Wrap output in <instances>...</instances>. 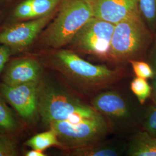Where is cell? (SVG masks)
Returning <instances> with one entry per match:
<instances>
[{"instance_id": "44dd1931", "label": "cell", "mask_w": 156, "mask_h": 156, "mask_svg": "<svg viewBox=\"0 0 156 156\" xmlns=\"http://www.w3.org/2000/svg\"><path fill=\"white\" fill-rule=\"evenodd\" d=\"M143 129L156 137V105L149 107L143 122Z\"/></svg>"}, {"instance_id": "52a82bcc", "label": "cell", "mask_w": 156, "mask_h": 156, "mask_svg": "<svg viewBox=\"0 0 156 156\" xmlns=\"http://www.w3.org/2000/svg\"><path fill=\"white\" fill-rule=\"evenodd\" d=\"M41 81L15 86L0 83V96L13 108L27 127L33 126L40 120Z\"/></svg>"}, {"instance_id": "5bb4252c", "label": "cell", "mask_w": 156, "mask_h": 156, "mask_svg": "<svg viewBox=\"0 0 156 156\" xmlns=\"http://www.w3.org/2000/svg\"><path fill=\"white\" fill-rule=\"evenodd\" d=\"M27 126L0 96V131L17 140Z\"/></svg>"}, {"instance_id": "8fae6325", "label": "cell", "mask_w": 156, "mask_h": 156, "mask_svg": "<svg viewBox=\"0 0 156 156\" xmlns=\"http://www.w3.org/2000/svg\"><path fill=\"white\" fill-rule=\"evenodd\" d=\"M139 0H92L94 17L116 24L138 9Z\"/></svg>"}, {"instance_id": "ffe728a7", "label": "cell", "mask_w": 156, "mask_h": 156, "mask_svg": "<svg viewBox=\"0 0 156 156\" xmlns=\"http://www.w3.org/2000/svg\"><path fill=\"white\" fill-rule=\"evenodd\" d=\"M129 63L137 77L146 80L153 78L155 72L148 62L142 60H132L129 62Z\"/></svg>"}, {"instance_id": "5b68a950", "label": "cell", "mask_w": 156, "mask_h": 156, "mask_svg": "<svg viewBox=\"0 0 156 156\" xmlns=\"http://www.w3.org/2000/svg\"><path fill=\"white\" fill-rule=\"evenodd\" d=\"M56 132L62 145L61 149L68 151L99 142L106 136L111 126L100 113L91 117L75 122L67 120L50 123L48 127Z\"/></svg>"}, {"instance_id": "d6986e66", "label": "cell", "mask_w": 156, "mask_h": 156, "mask_svg": "<svg viewBox=\"0 0 156 156\" xmlns=\"http://www.w3.org/2000/svg\"><path fill=\"white\" fill-rule=\"evenodd\" d=\"M17 140L15 138L0 131V156L19 155Z\"/></svg>"}, {"instance_id": "6da1fadb", "label": "cell", "mask_w": 156, "mask_h": 156, "mask_svg": "<svg viewBox=\"0 0 156 156\" xmlns=\"http://www.w3.org/2000/svg\"><path fill=\"white\" fill-rule=\"evenodd\" d=\"M38 58L44 68L60 73L72 87L83 94L98 93L124 76L121 69L91 64L71 49L50 50L49 53Z\"/></svg>"}, {"instance_id": "8992f818", "label": "cell", "mask_w": 156, "mask_h": 156, "mask_svg": "<svg viewBox=\"0 0 156 156\" xmlns=\"http://www.w3.org/2000/svg\"><path fill=\"white\" fill-rule=\"evenodd\" d=\"M115 24L93 17L86 23L68 45L71 50L108 59Z\"/></svg>"}, {"instance_id": "30bf717a", "label": "cell", "mask_w": 156, "mask_h": 156, "mask_svg": "<svg viewBox=\"0 0 156 156\" xmlns=\"http://www.w3.org/2000/svg\"><path fill=\"white\" fill-rule=\"evenodd\" d=\"M44 66L37 57L19 58L7 63L2 74V83L15 86L39 82L44 77Z\"/></svg>"}, {"instance_id": "277c9868", "label": "cell", "mask_w": 156, "mask_h": 156, "mask_svg": "<svg viewBox=\"0 0 156 156\" xmlns=\"http://www.w3.org/2000/svg\"><path fill=\"white\" fill-rule=\"evenodd\" d=\"M97 113L91 105L44 76L40 84L39 113L40 120L46 127L77 115L90 117Z\"/></svg>"}, {"instance_id": "9a60e30c", "label": "cell", "mask_w": 156, "mask_h": 156, "mask_svg": "<svg viewBox=\"0 0 156 156\" xmlns=\"http://www.w3.org/2000/svg\"><path fill=\"white\" fill-rule=\"evenodd\" d=\"M25 145L32 149L44 151L51 146L62 147L56 132L52 129L35 135L25 142Z\"/></svg>"}, {"instance_id": "4fadbf2b", "label": "cell", "mask_w": 156, "mask_h": 156, "mask_svg": "<svg viewBox=\"0 0 156 156\" xmlns=\"http://www.w3.org/2000/svg\"><path fill=\"white\" fill-rule=\"evenodd\" d=\"M128 156H156V137L143 129L134 135L127 144Z\"/></svg>"}, {"instance_id": "7a4b0ae2", "label": "cell", "mask_w": 156, "mask_h": 156, "mask_svg": "<svg viewBox=\"0 0 156 156\" xmlns=\"http://www.w3.org/2000/svg\"><path fill=\"white\" fill-rule=\"evenodd\" d=\"M93 17L92 0L64 1L56 17L40 34L39 45L49 50L62 49Z\"/></svg>"}, {"instance_id": "3957f363", "label": "cell", "mask_w": 156, "mask_h": 156, "mask_svg": "<svg viewBox=\"0 0 156 156\" xmlns=\"http://www.w3.org/2000/svg\"><path fill=\"white\" fill-rule=\"evenodd\" d=\"M152 34L140 11L135 12L115 24L108 60L115 63L142 60L153 41Z\"/></svg>"}, {"instance_id": "603a6c76", "label": "cell", "mask_w": 156, "mask_h": 156, "mask_svg": "<svg viewBox=\"0 0 156 156\" xmlns=\"http://www.w3.org/2000/svg\"><path fill=\"white\" fill-rule=\"evenodd\" d=\"M154 37L153 39V44L151 50L148 54V62L153 68L154 72L156 71V33L153 34Z\"/></svg>"}, {"instance_id": "cb8c5ba5", "label": "cell", "mask_w": 156, "mask_h": 156, "mask_svg": "<svg viewBox=\"0 0 156 156\" xmlns=\"http://www.w3.org/2000/svg\"><path fill=\"white\" fill-rule=\"evenodd\" d=\"M152 84H151V88H152V91H151V95L152 99L153 101V104L156 105V71L154 73V75L153 78H152Z\"/></svg>"}, {"instance_id": "7c38bea8", "label": "cell", "mask_w": 156, "mask_h": 156, "mask_svg": "<svg viewBox=\"0 0 156 156\" xmlns=\"http://www.w3.org/2000/svg\"><path fill=\"white\" fill-rule=\"evenodd\" d=\"M127 144L101 140L90 145L67 151L73 156H119L126 153Z\"/></svg>"}, {"instance_id": "d4e9b609", "label": "cell", "mask_w": 156, "mask_h": 156, "mask_svg": "<svg viewBox=\"0 0 156 156\" xmlns=\"http://www.w3.org/2000/svg\"><path fill=\"white\" fill-rule=\"evenodd\" d=\"M26 156H46V154L44 151H38L35 149H32L27 151L25 154Z\"/></svg>"}, {"instance_id": "9c48e42d", "label": "cell", "mask_w": 156, "mask_h": 156, "mask_svg": "<svg viewBox=\"0 0 156 156\" xmlns=\"http://www.w3.org/2000/svg\"><path fill=\"white\" fill-rule=\"evenodd\" d=\"M55 13L54 11L44 16L5 28L0 32V44L11 48L13 51L27 48L39 37L55 16Z\"/></svg>"}, {"instance_id": "484cf974", "label": "cell", "mask_w": 156, "mask_h": 156, "mask_svg": "<svg viewBox=\"0 0 156 156\" xmlns=\"http://www.w3.org/2000/svg\"><path fill=\"white\" fill-rule=\"evenodd\" d=\"M2 1H10V0H2Z\"/></svg>"}, {"instance_id": "7402d4cb", "label": "cell", "mask_w": 156, "mask_h": 156, "mask_svg": "<svg viewBox=\"0 0 156 156\" xmlns=\"http://www.w3.org/2000/svg\"><path fill=\"white\" fill-rule=\"evenodd\" d=\"M13 51L11 48L0 44V75H1Z\"/></svg>"}, {"instance_id": "ba28073f", "label": "cell", "mask_w": 156, "mask_h": 156, "mask_svg": "<svg viewBox=\"0 0 156 156\" xmlns=\"http://www.w3.org/2000/svg\"><path fill=\"white\" fill-rule=\"evenodd\" d=\"M91 106L106 119L111 127V124L126 126L135 117L134 109L128 101L116 90L97 93L91 101Z\"/></svg>"}, {"instance_id": "ac0fdd59", "label": "cell", "mask_w": 156, "mask_h": 156, "mask_svg": "<svg viewBox=\"0 0 156 156\" xmlns=\"http://www.w3.org/2000/svg\"><path fill=\"white\" fill-rule=\"evenodd\" d=\"M130 89L141 105H144L151 95V86L143 78H134L130 83Z\"/></svg>"}, {"instance_id": "e0dca14e", "label": "cell", "mask_w": 156, "mask_h": 156, "mask_svg": "<svg viewBox=\"0 0 156 156\" xmlns=\"http://www.w3.org/2000/svg\"><path fill=\"white\" fill-rule=\"evenodd\" d=\"M32 19L44 16L54 11L62 0H28Z\"/></svg>"}, {"instance_id": "2e32d148", "label": "cell", "mask_w": 156, "mask_h": 156, "mask_svg": "<svg viewBox=\"0 0 156 156\" xmlns=\"http://www.w3.org/2000/svg\"><path fill=\"white\" fill-rule=\"evenodd\" d=\"M138 9L151 33H156V0H139Z\"/></svg>"}]
</instances>
